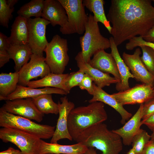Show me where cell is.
<instances>
[{"label":"cell","instance_id":"cell-30","mask_svg":"<svg viewBox=\"0 0 154 154\" xmlns=\"http://www.w3.org/2000/svg\"><path fill=\"white\" fill-rule=\"evenodd\" d=\"M150 139L151 136L145 130L140 129L133 137L131 144L136 154H142L145 145Z\"/></svg>","mask_w":154,"mask_h":154},{"label":"cell","instance_id":"cell-47","mask_svg":"<svg viewBox=\"0 0 154 154\" xmlns=\"http://www.w3.org/2000/svg\"><path fill=\"white\" fill-rule=\"evenodd\" d=\"M43 154H57L53 153H44Z\"/></svg>","mask_w":154,"mask_h":154},{"label":"cell","instance_id":"cell-42","mask_svg":"<svg viewBox=\"0 0 154 154\" xmlns=\"http://www.w3.org/2000/svg\"><path fill=\"white\" fill-rule=\"evenodd\" d=\"M21 151L11 147H9L7 150L1 152L0 154H18Z\"/></svg>","mask_w":154,"mask_h":154},{"label":"cell","instance_id":"cell-23","mask_svg":"<svg viewBox=\"0 0 154 154\" xmlns=\"http://www.w3.org/2000/svg\"><path fill=\"white\" fill-rule=\"evenodd\" d=\"M88 148L80 143L69 145L46 142L42 139L39 154L52 153L57 154H84Z\"/></svg>","mask_w":154,"mask_h":154},{"label":"cell","instance_id":"cell-21","mask_svg":"<svg viewBox=\"0 0 154 154\" xmlns=\"http://www.w3.org/2000/svg\"><path fill=\"white\" fill-rule=\"evenodd\" d=\"M109 39L111 43V53L115 60L120 78V82L116 84V88L119 92L125 91L130 88L129 78H134V77L121 57L113 37H110Z\"/></svg>","mask_w":154,"mask_h":154},{"label":"cell","instance_id":"cell-35","mask_svg":"<svg viewBox=\"0 0 154 154\" xmlns=\"http://www.w3.org/2000/svg\"><path fill=\"white\" fill-rule=\"evenodd\" d=\"M92 81L91 78L88 75L85 74L78 86L81 89L86 90L89 94L92 95L94 91Z\"/></svg>","mask_w":154,"mask_h":154},{"label":"cell","instance_id":"cell-28","mask_svg":"<svg viewBox=\"0 0 154 154\" xmlns=\"http://www.w3.org/2000/svg\"><path fill=\"white\" fill-rule=\"evenodd\" d=\"M32 99L36 107L42 114H58V104L53 101L52 94H42Z\"/></svg>","mask_w":154,"mask_h":154},{"label":"cell","instance_id":"cell-37","mask_svg":"<svg viewBox=\"0 0 154 154\" xmlns=\"http://www.w3.org/2000/svg\"><path fill=\"white\" fill-rule=\"evenodd\" d=\"M11 43L9 37L0 32V51H8Z\"/></svg>","mask_w":154,"mask_h":154},{"label":"cell","instance_id":"cell-13","mask_svg":"<svg viewBox=\"0 0 154 154\" xmlns=\"http://www.w3.org/2000/svg\"><path fill=\"white\" fill-rule=\"evenodd\" d=\"M141 53L140 48H138L132 54L123 52L122 58L137 81L154 86V76L148 71L142 61Z\"/></svg>","mask_w":154,"mask_h":154},{"label":"cell","instance_id":"cell-48","mask_svg":"<svg viewBox=\"0 0 154 154\" xmlns=\"http://www.w3.org/2000/svg\"><path fill=\"white\" fill-rule=\"evenodd\" d=\"M18 154H25L22 152L21 151Z\"/></svg>","mask_w":154,"mask_h":154},{"label":"cell","instance_id":"cell-49","mask_svg":"<svg viewBox=\"0 0 154 154\" xmlns=\"http://www.w3.org/2000/svg\"><path fill=\"white\" fill-rule=\"evenodd\" d=\"M154 2V0L152 1Z\"/></svg>","mask_w":154,"mask_h":154},{"label":"cell","instance_id":"cell-11","mask_svg":"<svg viewBox=\"0 0 154 154\" xmlns=\"http://www.w3.org/2000/svg\"><path fill=\"white\" fill-rule=\"evenodd\" d=\"M19 85L27 86L31 80L40 77L42 78L51 72L45 62V58L33 54L29 61L25 64L19 72Z\"/></svg>","mask_w":154,"mask_h":154},{"label":"cell","instance_id":"cell-8","mask_svg":"<svg viewBox=\"0 0 154 154\" xmlns=\"http://www.w3.org/2000/svg\"><path fill=\"white\" fill-rule=\"evenodd\" d=\"M0 138L4 142L13 144L25 154H39L41 139L28 133L15 129L1 127Z\"/></svg>","mask_w":154,"mask_h":154},{"label":"cell","instance_id":"cell-24","mask_svg":"<svg viewBox=\"0 0 154 154\" xmlns=\"http://www.w3.org/2000/svg\"><path fill=\"white\" fill-rule=\"evenodd\" d=\"M69 74H57L50 72L41 79L31 81L27 86L33 88L52 87L64 90L68 94L70 92L67 89L65 83Z\"/></svg>","mask_w":154,"mask_h":154},{"label":"cell","instance_id":"cell-39","mask_svg":"<svg viewBox=\"0 0 154 154\" xmlns=\"http://www.w3.org/2000/svg\"><path fill=\"white\" fill-rule=\"evenodd\" d=\"M142 154H154V141L151 139L145 145Z\"/></svg>","mask_w":154,"mask_h":154},{"label":"cell","instance_id":"cell-14","mask_svg":"<svg viewBox=\"0 0 154 154\" xmlns=\"http://www.w3.org/2000/svg\"><path fill=\"white\" fill-rule=\"evenodd\" d=\"M61 102H58L59 117L56 128L50 143H57L60 139H67L70 141L73 139L70 135L68 128V119L71 111L75 107L74 104L69 101L67 97L60 98Z\"/></svg>","mask_w":154,"mask_h":154},{"label":"cell","instance_id":"cell-18","mask_svg":"<svg viewBox=\"0 0 154 154\" xmlns=\"http://www.w3.org/2000/svg\"><path fill=\"white\" fill-rule=\"evenodd\" d=\"M143 104H141L135 114L122 127L112 131L121 138L123 144L129 146L131 145L134 137L140 129L142 125Z\"/></svg>","mask_w":154,"mask_h":154},{"label":"cell","instance_id":"cell-26","mask_svg":"<svg viewBox=\"0 0 154 154\" xmlns=\"http://www.w3.org/2000/svg\"><path fill=\"white\" fill-rule=\"evenodd\" d=\"M83 4L85 7L90 12L93 13L94 21L102 23L111 34L112 30L110 22L108 21L105 13L103 0H83Z\"/></svg>","mask_w":154,"mask_h":154},{"label":"cell","instance_id":"cell-17","mask_svg":"<svg viewBox=\"0 0 154 154\" xmlns=\"http://www.w3.org/2000/svg\"><path fill=\"white\" fill-rule=\"evenodd\" d=\"M88 63L93 68L104 73L112 74L117 80V83L120 82L117 64L111 53L106 52L104 50H98L94 54Z\"/></svg>","mask_w":154,"mask_h":154},{"label":"cell","instance_id":"cell-25","mask_svg":"<svg viewBox=\"0 0 154 154\" xmlns=\"http://www.w3.org/2000/svg\"><path fill=\"white\" fill-rule=\"evenodd\" d=\"M10 59L15 63L14 69L19 72L23 66L28 63L33 54L28 44H11L8 50Z\"/></svg>","mask_w":154,"mask_h":154},{"label":"cell","instance_id":"cell-19","mask_svg":"<svg viewBox=\"0 0 154 154\" xmlns=\"http://www.w3.org/2000/svg\"><path fill=\"white\" fill-rule=\"evenodd\" d=\"M94 92L92 97L88 102L90 103L100 102L110 106L120 114L121 118V123L124 124L131 117L132 114L126 110L114 98L102 88L97 86L93 82Z\"/></svg>","mask_w":154,"mask_h":154},{"label":"cell","instance_id":"cell-36","mask_svg":"<svg viewBox=\"0 0 154 154\" xmlns=\"http://www.w3.org/2000/svg\"><path fill=\"white\" fill-rule=\"evenodd\" d=\"M154 114V97L143 105L142 119Z\"/></svg>","mask_w":154,"mask_h":154},{"label":"cell","instance_id":"cell-10","mask_svg":"<svg viewBox=\"0 0 154 154\" xmlns=\"http://www.w3.org/2000/svg\"><path fill=\"white\" fill-rule=\"evenodd\" d=\"M111 95L123 106L143 104L154 97V86L142 84Z\"/></svg>","mask_w":154,"mask_h":154},{"label":"cell","instance_id":"cell-45","mask_svg":"<svg viewBox=\"0 0 154 154\" xmlns=\"http://www.w3.org/2000/svg\"><path fill=\"white\" fill-rule=\"evenodd\" d=\"M127 154H136L134 149L132 148L127 152Z\"/></svg>","mask_w":154,"mask_h":154},{"label":"cell","instance_id":"cell-2","mask_svg":"<svg viewBox=\"0 0 154 154\" xmlns=\"http://www.w3.org/2000/svg\"><path fill=\"white\" fill-rule=\"evenodd\" d=\"M76 141L88 148H95L102 154H119L123 149L121 138L110 130L106 124L100 123L92 126L82 132Z\"/></svg>","mask_w":154,"mask_h":154},{"label":"cell","instance_id":"cell-7","mask_svg":"<svg viewBox=\"0 0 154 154\" xmlns=\"http://www.w3.org/2000/svg\"><path fill=\"white\" fill-rule=\"evenodd\" d=\"M65 9L68 22L65 26L60 28L62 34L70 35L83 34L88 19L82 0H58Z\"/></svg>","mask_w":154,"mask_h":154},{"label":"cell","instance_id":"cell-3","mask_svg":"<svg viewBox=\"0 0 154 154\" xmlns=\"http://www.w3.org/2000/svg\"><path fill=\"white\" fill-rule=\"evenodd\" d=\"M108 118L104 104L100 102L74 108L70 112L68 128L73 140L76 141L82 132L94 125L103 123Z\"/></svg>","mask_w":154,"mask_h":154},{"label":"cell","instance_id":"cell-33","mask_svg":"<svg viewBox=\"0 0 154 154\" xmlns=\"http://www.w3.org/2000/svg\"><path fill=\"white\" fill-rule=\"evenodd\" d=\"M84 74L85 73L83 71L79 70L77 72H72L69 74L65 84L70 92L72 88L79 86Z\"/></svg>","mask_w":154,"mask_h":154},{"label":"cell","instance_id":"cell-27","mask_svg":"<svg viewBox=\"0 0 154 154\" xmlns=\"http://www.w3.org/2000/svg\"><path fill=\"white\" fill-rule=\"evenodd\" d=\"M19 72L0 74V98L7 97L14 92L18 85Z\"/></svg>","mask_w":154,"mask_h":154},{"label":"cell","instance_id":"cell-15","mask_svg":"<svg viewBox=\"0 0 154 154\" xmlns=\"http://www.w3.org/2000/svg\"><path fill=\"white\" fill-rule=\"evenodd\" d=\"M79 70L83 71L90 76L94 83L98 87L102 88L113 84H116L117 80L109 74L104 73L93 68L84 60L81 51L79 52L75 58Z\"/></svg>","mask_w":154,"mask_h":154},{"label":"cell","instance_id":"cell-9","mask_svg":"<svg viewBox=\"0 0 154 154\" xmlns=\"http://www.w3.org/2000/svg\"><path fill=\"white\" fill-rule=\"evenodd\" d=\"M29 37L28 44L33 54L43 56V52L48 43L46 36V31L50 22L41 18L28 19Z\"/></svg>","mask_w":154,"mask_h":154},{"label":"cell","instance_id":"cell-5","mask_svg":"<svg viewBox=\"0 0 154 154\" xmlns=\"http://www.w3.org/2000/svg\"><path fill=\"white\" fill-rule=\"evenodd\" d=\"M81 51L84 61L88 63L94 54L98 50L110 48V39L101 34L98 23L90 14L85 26L84 35L80 37Z\"/></svg>","mask_w":154,"mask_h":154},{"label":"cell","instance_id":"cell-6","mask_svg":"<svg viewBox=\"0 0 154 154\" xmlns=\"http://www.w3.org/2000/svg\"><path fill=\"white\" fill-rule=\"evenodd\" d=\"M68 50L66 39L62 38L58 35L53 37L44 50L46 54L45 62L51 72L63 74L69 60Z\"/></svg>","mask_w":154,"mask_h":154},{"label":"cell","instance_id":"cell-4","mask_svg":"<svg viewBox=\"0 0 154 154\" xmlns=\"http://www.w3.org/2000/svg\"><path fill=\"white\" fill-rule=\"evenodd\" d=\"M0 126L17 129L40 139L52 137L55 127L37 123L31 120L9 113L0 109Z\"/></svg>","mask_w":154,"mask_h":154},{"label":"cell","instance_id":"cell-31","mask_svg":"<svg viewBox=\"0 0 154 154\" xmlns=\"http://www.w3.org/2000/svg\"><path fill=\"white\" fill-rule=\"evenodd\" d=\"M140 47L142 52L141 59L148 71L154 76V50L145 46Z\"/></svg>","mask_w":154,"mask_h":154},{"label":"cell","instance_id":"cell-12","mask_svg":"<svg viewBox=\"0 0 154 154\" xmlns=\"http://www.w3.org/2000/svg\"><path fill=\"white\" fill-rule=\"evenodd\" d=\"M1 108L9 113L38 122L42 121L44 116L31 98L6 100Z\"/></svg>","mask_w":154,"mask_h":154},{"label":"cell","instance_id":"cell-20","mask_svg":"<svg viewBox=\"0 0 154 154\" xmlns=\"http://www.w3.org/2000/svg\"><path fill=\"white\" fill-rule=\"evenodd\" d=\"M46 94H57L66 95L68 93L64 90L54 88H33L18 84L14 92L6 97L0 98V100L6 101L18 99L33 98Z\"/></svg>","mask_w":154,"mask_h":154},{"label":"cell","instance_id":"cell-29","mask_svg":"<svg viewBox=\"0 0 154 154\" xmlns=\"http://www.w3.org/2000/svg\"><path fill=\"white\" fill-rule=\"evenodd\" d=\"M44 0H32L21 6L18 11V15L27 19L32 17L35 18L42 17L44 7Z\"/></svg>","mask_w":154,"mask_h":154},{"label":"cell","instance_id":"cell-34","mask_svg":"<svg viewBox=\"0 0 154 154\" xmlns=\"http://www.w3.org/2000/svg\"><path fill=\"white\" fill-rule=\"evenodd\" d=\"M141 46H148L154 50V43L148 42L145 40L142 36H136L129 40L125 45L126 49L131 50L137 47Z\"/></svg>","mask_w":154,"mask_h":154},{"label":"cell","instance_id":"cell-43","mask_svg":"<svg viewBox=\"0 0 154 154\" xmlns=\"http://www.w3.org/2000/svg\"><path fill=\"white\" fill-rule=\"evenodd\" d=\"M84 154H98L96 151L95 150L94 148L92 147H90L88 148L87 150L85 152Z\"/></svg>","mask_w":154,"mask_h":154},{"label":"cell","instance_id":"cell-44","mask_svg":"<svg viewBox=\"0 0 154 154\" xmlns=\"http://www.w3.org/2000/svg\"><path fill=\"white\" fill-rule=\"evenodd\" d=\"M7 4L11 7H14V5L18 2V0H6Z\"/></svg>","mask_w":154,"mask_h":154},{"label":"cell","instance_id":"cell-32","mask_svg":"<svg viewBox=\"0 0 154 154\" xmlns=\"http://www.w3.org/2000/svg\"><path fill=\"white\" fill-rule=\"evenodd\" d=\"M14 10V7H11L6 3L5 0H0V24L3 27L8 28L10 19L12 18V13Z\"/></svg>","mask_w":154,"mask_h":154},{"label":"cell","instance_id":"cell-46","mask_svg":"<svg viewBox=\"0 0 154 154\" xmlns=\"http://www.w3.org/2000/svg\"><path fill=\"white\" fill-rule=\"evenodd\" d=\"M151 139L154 141V132H153L151 134Z\"/></svg>","mask_w":154,"mask_h":154},{"label":"cell","instance_id":"cell-1","mask_svg":"<svg viewBox=\"0 0 154 154\" xmlns=\"http://www.w3.org/2000/svg\"><path fill=\"white\" fill-rule=\"evenodd\" d=\"M107 18L117 46L137 35L144 36L154 26V7L150 0H112Z\"/></svg>","mask_w":154,"mask_h":154},{"label":"cell","instance_id":"cell-40","mask_svg":"<svg viewBox=\"0 0 154 154\" xmlns=\"http://www.w3.org/2000/svg\"><path fill=\"white\" fill-rule=\"evenodd\" d=\"M10 59L8 51H0V68L8 62Z\"/></svg>","mask_w":154,"mask_h":154},{"label":"cell","instance_id":"cell-16","mask_svg":"<svg viewBox=\"0 0 154 154\" xmlns=\"http://www.w3.org/2000/svg\"><path fill=\"white\" fill-rule=\"evenodd\" d=\"M42 18L49 21L53 27L58 25L64 27L68 22L66 11L58 0H45Z\"/></svg>","mask_w":154,"mask_h":154},{"label":"cell","instance_id":"cell-38","mask_svg":"<svg viewBox=\"0 0 154 154\" xmlns=\"http://www.w3.org/2000/svg\"><path fill=\"white\" fill-rule=\"evenodd\" d=\"M142 125L147 126L153 132H154V114L141 120Z\"/></svg>","mask_w":154,"mask_h":154},{"label":"cell","instance_id":"cell-41","mask_svg":"<svg viewBox=\"0 0 154 154\" xmlns=\"http://www.w3.org/2000/svg\"><path fill=\"white\" fill-rule=\"evenodd\" d=\"M142 37L146 41L154 43V26Z\"/></svg>","mask_w":154,"mask_h":154},{"label":"cell","instance_id":"cell-22","mask_svg":"<svg viewBox=\"0 0 154 154\" xmlns=\"http://www.w3.org/2000/svg\"><path fill=\"white\" fill-rule=\"evenodd\" d=\"M11 31L9 38L11 44H28L29 29L28 19L18 15L16 17L11 26Z\"/></svg>","mask_w":154,"mask_h":154}]
</instances>
